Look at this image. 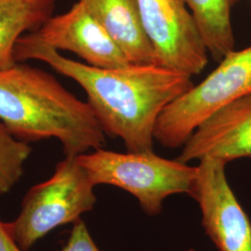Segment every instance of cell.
<instances>
[{
  "instance_id": "11",
  "label": "cell",
  "mask_w": 251,
  "mask_h": 251,
  "mask_svg": "<svg viewBox=\"0 0 251 251\" xmlns=\"http://www.w3.org/2000/svg\"><path fill=\"white\" fill-rule=\"evenodd\" d=\"M55 0H0V71L17 62L19 39L33 33L52 16Z\"/></svg>"
},
{
  "instance_id": "1",
  "label": "cell",
  "mask_w": 251,
  "mask_h": 251,
  "mask_svg": "<svg viewBox=\"0 0 251 251\" xmlns=\"http://www.w3.org/2000/svg\"><path fill=\"white\" fill-rule=\"evenodd\" d=\"M14 57L17 63L44 62L75 81L85 90L105 134L120 138L128 152L153 151L162 112L194 86L193 76L158 64L104 69L75 62L28 34L19 39Z\"/></svg>"
},
{
  "instance_id": "2",
  "label": "cell",
  "mask_w": 251,
  "mask_h": 251,
  "mask_svg": "<svg viewBox=\"0 0 251 251\" xmlns=\"http://www.w3.org/2000/svg\"><path fill=\"white\" fill-rule=\"evenodd\" d=\"M0 122L16 138H55L65 156H78L105 144V132L88 101L53 75L17 63L0 71Z\"/></svg>"
},
{
  "instance_id": "14",
  "label": "cell",
  "mask_w": 251,
  "mask_h": 251,
  "mask_svg": "<svg viewBox=\"0 0 251 251\" xmlns=\"http://www.w3.org/2000/svg\"><path fill=\"white\" fill-rule=\"evenodd\" d=\"M60 251H100L93 241L85 223L79 219L74 223L70 236Z\"/></svg>"
},
{
  "instance_id": "5",
  "label": "cell",
  "mask_w": 251,
  "mask_h": 251,
  "mask_svg": "<svg viewBox=\"0 0 251 251\" xmlns=\"http://www.w3.org/2000/svg\"><path fill=\"white\" fill-rule=\"evenodd\" d=\"M251 93V46L233 50L198 85L164 109L154 129L162 146L182 147L195 130L216 112Z\"/></svg>"
},
{
  "instance_id": "13",
  "label": "cell",
  "mask_w": 251,
  "mask_h": 251,
  "mask_svg": "<svg viewBox=\"0 0 251 251\" xmlns=\"http://www.w3.org/2000/svg\"><path fill=\"white\" fill-rule=\"evenodd\" d=\"M32 148L0 122V196L9 193L22 178Z\"/></svg>"
},
{
  "instance_id": "12",
  "label": "cell",
  "mask_w": 251,
  "mask_h": 251,
  "mask_svg": "<svg viewBox=\"0 0 251 251\" xmlns=\"http://www.w3.org/2000/svg\"><path fill=\"white\" fill-rule=\"evenodd\" d=\"M208 54L217 63L234 50L232 11L238 0H185Z\"/></svg>"
},
{
  "instance_id": "7",
  "label": "cell",
  "mask_w": 251,
  "mask_h": 251,
  "mask_svg": "<svg viewBox=\"0 0 251 251\" xmlns=\"http://www.w3.org/2000/svg\"><path fill=\"white\" fill-rule=\"evenodd\" d=\"M226 163L206 158L198 163L190 197L199 205L202 225L220 251H251V222L231 188Z\"/></svg>"
},
{
  "instance_id": "15",
  "label": "cell",
  "mask_w": 251,
  "mask_h": 251,
  "mask_svg": "<svg viewBox=\"0 0 251 251\" xmlns=\"http://www.w3.org/2000/svg\"><path fill=\"white\" fill-rule=\"evenodd\" d=\"M0 251H23L9 234L6 223L0 221Z\"/></svg>"
},
{
  "instance_id": "8",
  "label": "cell",
  "mask_w": 251,
  "mask_h": 251,
  "mask_svg": "<svg viewBox=\"0 0 251 251\" xmlns=\"http://www.w3.org/2000/svg\"><path fill=\"white\" fill-rule=\"evenodd\" d=\"M28 35L57 51L76 54L90 66L114 69L130 64L105 29L80 1L75 3L67 12L51 16L42 26Z\"/></svg>"
},
{
  "instance_id": "9",
  "label": "cell",
  "mask_w": 251,
  "mask_h": 251,
  "mask_svg": "<svg viewBox=\"0 0 251 251\" xmlns=\"http://www.w3.org/2000/svg\"><path fill=\"white\" fill-rule=\"evenodd\" d=\"M251 157V93L222 108L195 130L179 161L212 158L228 163Z\"/></svg>"
},
{
  "instance_id": "16",
  "label": "cell",
  "mask_w": 251,
  "mask_h": 251,
  "mask_svg": "<svg viewBox=\"0 0 251 251\" xmlns=\"http://www.w3.org/2000/svg\"><path fill=\"white\" fill-rule=\"evenodd\" d=\"M194 251V250H188V251Z\"/></svg>"
},
{
  "instance_id": "4",
  "label": "cell",
  "mask_w": 251,
  "mask_h": 251,
  "mask_svg": "<svg viewBox=\"0 0 251 251\" xmlns=\"http://www.w3.org/2000/svg\"><path fill=\"white\" fill-rule=\"evenodd\" d=\"M94 185L77 156H65L51 178L30 189L7 230L23 251L59 226L74 224L96 203Z\"/></svg>"
},
{
  "instance_id": "6",
  "label": "cell",
  "mask_w": 251,
  "mask_h": 251,
  "mask_svg": "<svg viewBox=\"0 0 251 251\" xmlns=\"http://www.w3.org/2000/svg\"><path fill=\"white\" fill-rule=\"evenodd\" d=\"M137 1L156 64L191 76L202 72L209 54L185 0Z\"/></svg>"
},
{
  "instance_id": "10",
  "label": "cell",
  "mask_w": 251,
  "mask_h": 251,
  "mask_svg": "<svg viewBox=\"0 0 251 251\" xmlns=\"http://www.w3.org/2000/svg\"><path fill=\"white\" fill-rule=\"evenodd\" d=\"M133 64H156L137 0H78Z\"/></svg>"
},
{
  "instance_id": "3",
  "label": "cell",
  "mask_w": 251,
  "mask_h": 251,
  "mask_svg": "<svg viewBox=\"0 0 251 251\" xmlns=\"http://www.w3.org/2000/svg\"><path fill=\"white\" fill-rule=\"evenodd\" d=\"M94 186L113 185L138 199L148 215H158L163 201L176 194L192 193L198 167L150 152H117L96 149L77 156Z\"/></svg>"
}]
</instances>
